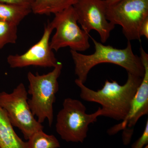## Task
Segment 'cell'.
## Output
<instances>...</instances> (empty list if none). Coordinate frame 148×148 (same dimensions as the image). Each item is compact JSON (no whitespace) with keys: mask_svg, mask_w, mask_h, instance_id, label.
Segmentation results:
<instances>
[{"mask_svg":"<svg viewBox=\"0 0 148 148\" xmlns=\"http://www.w3.org/2000/svg\"><path fill=\"white\" fill-rule=\"evenodd\" d=\"M34 1V0H0V3L28 6L32 8Z\"/></svg>","mask_w":148,"mask_h":148,"instance_id":"17","label":"cell"},{"mask_svg":"<svg viewBox=\"0 0 148 148\" xmlns=\"http://www.w3.org/2000/svg\"><path fill=\"white\" fill-rule=\"evenodd\" d=\"M79 0H34L32 11L35 14L50 15L56 14L73 6Z\"/></svg>","mask_w":148,"mask_h":148,"instance_id":"12","label":"cell"},{"mask_svg":"<svg viewBox=\"0 0 148 148\" xmlns=\"http://www.w3.org/2000/svg\"><path fill=\"white\" fill-rule=\"evenodd\" d=\"M27 142L28 148H58L60 143L54 135L38 130L32 134Z\"/></svg>","mask_w":148,"mask_h":148,"instance_id":"14","label":"cell"},{"mask_svg":"<svg viewBox=\"0 0 148 148\" xmlns=\"http://www.w3.org/2000/svg\"><path fill=\"white\" fill-rule=\"evenodd\" d=\"M144 148H148V145H147L145 146Z\"/></svg>","mask_w":148,"mask_h":148,"instance_id":"20","label":"cell"},{"mask_svg":"<svg viewBox=\"0 0 148 148\" xmlns=\"http://www.w3.org/2000/svg\"><path fill=\"white\" fill-rule=\"evenodd\" d=\"M5 111L0 106V148H28L16 134Z\"/></svg>","mask_w":148,"mask_h":148,"instance_id":"11","label":"cell"},{"mask_svg":"<svg viewBox=\"0 0 148 148\" xmlns=\"http://www.w3.org/2000/svg\"><path fill=\"white\" fill-rule=\"evenodd\" d=\"M91 38L95 46L94 53L85 55L70 51L75 64V74L78 79L84 84L92 68L103 63L116 64L125 69L127 73L143 77L145 69L140 57L133 53L130 41H127L125 48L120 49L112 46L104 45Z\"/></svg>","mask_w":148,"mask_h":148,"instance_id":"2","label":"cell"},{"mask_svg":"<svg viewBox=\"0 0 148 148\" xmlns=\"http://www.w3.org/2000/svg\"><path fill=\"white\" fill-rule=\"evenodd\" d=\"M53 30L52 24L49 22L45 27L42 36L36 43L23 54L8 56L7 62L11 68L55 67L58 61L50 46L51 35Z\"/></svg>","mask_w":148,"mask_h":148,"instance_id":"9","label":"cell"},{"mask_svg":"<svg viewBox=\"0 0 148 148\" xmlns=\"http://www.w3.org/2000/svg\"><path fill=\"white\" fill-rule=\"evenodd\" d=\"M82 102L73 98H66L63 108L56 116V130L62 140L66 142L83 143L87 136L88 127L101 116V108L95 112L86 113Z\"/></svg>","mask_w":148,"mask_h":148,"instance_id":"4","label":"cell"},{"mask_svg":"<svg viewBox=\"0 0 148 148\" xmlns=\"http://www.w3.org/2000/svg\"><path fill=\"white\" fill-rule=\"evenodd\" d=\"M51 22L56 29L50 41L52 50L57 51L62 48L69 47L71 50L84 51L90 48L89 34L80 29L73 6L70 7L54 14Z\"/></svg>","mask_w":148,"mask_h":148,"instance_id":"6","label":"cell"},{"mask_svg":"<svg viewBox=\"0 0 148 148\" xmlns=\"http://www.w3.org/2000/svg\"><path fill=\"white\" fill-rule=\"evenodd\" d=\"M143 77L127 73V81L120 85L115 81L106 80L103 88L95 91L86 87L77 79L75 83L80 90V97L85 101L101 105V116L123 121L127 115L131 103Z\"/></svg>","mask_w":148,"mask_h":148,"instance_id":"1","label":"cell"},{"mask_svg":"<svg viewBox=\"0 0 148 148\" xmlns=\"http://www.w3.org/2000/svg\"><path fill=\"white\" fill-rule=\"evenodd\" d=\"M32 12L30 6L0 3V21L18 26Z\"/></svg>","mask_w":148,"mask_h":148,"instance_id":"13","label":"cell"},{"mask_svg":"<svg viewBox=\"0 0 148 148\" xmlns=\"http://www.w3.org/2000/svg\"><path fill=\"white\" fill-rule=\"evenodd\" d=\"M140 58L145 69L142 82L132 99L127 115L121 122L108 130L109 135H115L121 130L131 128L143 116L148 114V54L143 47L140 48Z\"/></svg>","mask_w":148,"mask_h":148,"instance_id":"10","label":"cell"},{"mask_svg":"<svg viewBox=\"0 0 148 148\" xmlns=\"http://www.w3.org/2000/svg\"><path fill=\"white\" fill-rule=\"evenodd\" d=\"M140 37L144 36L147 39H148V18L142 23L140 29Z\"/></svg>","mask_w":148,"mask_h":148,"instance_id":"18","label":"cell"},{"mask_svg":"<svg viewBox=\"0 0 148 148\" xmlns=\"http://www.w3.org/2000/svg\"><path fill=\"white\" fill-rule=\"evenodd\" d=\"M120 1V0H106V3H107L108 5L113 4L117 2Z\"/></svg>","mask_w":148,"mask_h":148,"instance_id":"19","label":"cell"},{"mask_svg":"<svg viewBox=\"0 0 148 148\" xmlns=\"http://www.w3.org/2000/svg\"><path fill=\"white\" fill-rule=\"evenodd\" d=\"M106 15L112 24L121 26L127 40H140V27L148 18V0H120L108 6Z\"/></svg>","mask_w":148,"mask_h":148,"instance_id":"7","label":"cell"},{"mask_svg":"<svg viewBox=\"0 0 148 148\" xmlns=\"http://www.w3.org/2000/svg\"><path fill=\"white\" fill-rule=\"evenodd\" d=\"M108 6L106 0H79L73 6L82 29L88 34L96 31L102 43L108 40L115 26L107 19Z\"/></svg>","mask_w":148,"mask_h":148,"instance_id":"8","label":"cell"},{"mask_svg":"<svg viewBox=\"0 0 148 148\" xmlns=\"http://www.w3.org/2000/svg\"><path fill=\"white\" fill-rule=\"evenodd\" d=\"M63 68V64L58 62L51 72L40 75L29 72L27 78L29 82L28 94L32 96L28 100L29 107L34 116L40 123L47 119L50 126L53 120V103L59 86L58 80Z\"/></svg>","mask_w":148,"mask_h":148,"instance_id":"3","label":"cell"},{"mask_svg":"<svg viewBox=\"0 0 148 148\" xmlns=\"http://www.w3.org/2000/svg\"><path fill=\"white\" fill-rule=\"evenodd\" d=\"M148 145V120L143 134L139 139L132 146V148H144Z\"/></svg>","mask_w":148,"mask_h":148,"instance_id":"16","label":"cell"},{"mask_svg":"<svg viewBox=\"0 0 148 148\" xmlns=\"http://www.w3.org/2000/svg\"><path fill=\"white\" fill-rule=\"evenodd\" d=\"M17 27L14 24L0 21V49L8 44H14L17 40Z\"/></svg>","mask_w":148,"mask_h":148,"instance_id":"15","label":"cell"},{"mask_svg":"<svg viewBox=\"0 0 148 148\" xmlns=\"http://www.w3.org/2000/svg\"><path fill=\"white\" fill-rule=\"evenodd\" d=\"M28 95L22 83L11 93L0 92V106L5 111L12 125L21 130L26 140L44 127L35 118L30 109Z\"/></svg>","mask_w":148,"mask_h":148,"instance_id":"5","label":"cell"}]
</instances>
